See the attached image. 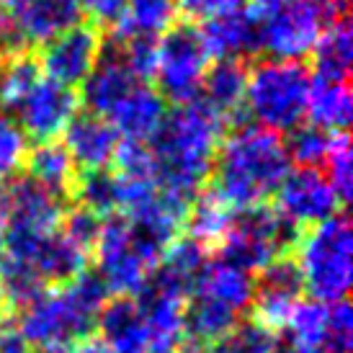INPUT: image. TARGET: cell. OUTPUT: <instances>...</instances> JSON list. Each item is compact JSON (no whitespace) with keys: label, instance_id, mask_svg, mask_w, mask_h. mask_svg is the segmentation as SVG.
<instances>
[{"label":"cell","instance_id":"21","mask_svg":"<svg viewBox=\"0 0 353 353\" xmlns=\"http://www.w3.org/2000/svg\"><path fill=\"white\" fill-rule=\"evenodd\" d=\"M88 261L90 255L75 245L72 240H68L57 227L52 235H47L39 243V248L29 258V265L37 271L47 289H57V286L70 284L80 274H85Z\"/></svg>","mask_w":353,"mask_h":353},{"label":"cell","instance_id":"40","mask_svg":"<svg viewBox=\"0 0 353 353\" xmlns=\"http://www.w3.org/2000/svg\"><path fill=\"white\" fill-rule=\"evenodd\" d=\"M8 299H6V292H3V286H0V323L3 320H8Z\"/></svg>","mask_w":353,"mask_h":353},{"label":"cell","instance_id":"26","mask_svg":"<svg viewBox=\"0 0 353 353\" xmlns=\"http://www.w3.org/2000/svg\"><path fill=\"white\" fill-rule=\"evenodd\" d=\"M232 216H235V212L216 196L214 191L204 188L201 194H196L191 206H188V216H186L188 237H194L196 243H201L206 250H214L219 245V240L225 237Z\"/></svg>","mask_w":353,"mask_h":353},{"label":"cell","instance_id":"41","mask_svg":"<svg viewBox=\"0 0 353 353\" xmlns=\"http://www.w3.org/2000/svg\"><path fill=\"white\" fill-rule=\"evenodd\" d=\"M178 353H209V351L201 348V345H196V343H183L181 348H178Z\"/></svg>","mask_w":353,"mask_h":353},{"label":"cell","instance_id":"24","mask_svg":"<svg viewBox=\"0 0 353 353\" xmlns=\"http://www.w3.org/2000/svg\"><path fill=\"white\" fill-rule=\"evenodd\" d=\"M310 57H312L314 78L348 80L353 62V34L348 16L325 26Z\"/></svg>","mask_w":353,"mask_h":353},{"label":"cell","instance_id":"22","mask_svg":"<svg viewBox=\"0 0 353 353\" xmlns=\"http://www.w3.org/2000/svg\"><path fill=\"white\" fill-rule=\"evenodd\" d=\"M23 165H26V176L31 181H37L39 186H44L47 191H52L54 196H59L62 201L72 199L78 170L72 165L68 150L62 148V142L52 139V142L34 145L31 150H26Z\"/></svg>","mask_w":353,"mask_h":353},{"label":"cell","instance_id":"14","mask_svg":"<svg viewBox=\"0 0 353 353\" xmlns=\"http://www.w3.org/2000/svg\"><path fill=\"white\" fill-rule=\"evenodd\" d=\"M8 10L10 26L21 47H41L70 26L80 23L78 0H0Z\"/></svg>","mask_w":353,"mask_h":353},{"label":"cell","instance_id":"34","mask_svg":"<svg viewBox=\"0 0 353 353\" xmlns=\"http://www.w3.org/2000/svg\"><path fill=\"white\" fill-rule=\"evenodd\" d=\"M101 225H103L101 216H96L93 212L83 209V206H75V209L65 212L62 222H59V232L68 237V240H72L78 248H83L88 255H93V248H96V240H99Z\"/></svg>","mask_w":353,"mask_h":353},{"label":"cell","instance_id":"2","mask_svg":"<svg viewBox=\"0 0 353 353\" xmlns=\"http://www.w3.org/2000/svg\"><path fill=\"white\" fill-rule=\"evenodd\" d=\"M292 163L284 139L268 129L240 124L216 150L209 183L232 212L263 206L276 196Z\"/></svg>","mask_w":353,"mask_h":353},{"label":"cell","instance_id":"36","mask_svg":"<svg viewBox=\"0 0 353 353\" xmlns=\"http://www.w3.org/2000/svg\"><path fill=\"white\" fill-rule=\"evenodd\" d=\"M78 6L83 13H88L93 26L106 29V26H117L121 21L127 0H78Z\"/></svg>","mask_w":353,"mask_h":353},{"label":"cell","instance_id":"3","mask_svg":"<svg viewBox=\"0 0 353 353\" xmlns=\"http://www.w3.org/2000/svg\"><path fill=\"white\" fill-rule=\"evenodd\" d=\"M108 289L99 274L85 271L70 284L47 289L21 307L19 330L34 353H72L93 338Z\"/></svg>","mask_w":353,"mask_h":353},{"label":"cell","instance_id":"7","mask_svg":"<svg viewBox=\"0 0 353 353\" xmlns=\"http://www.w3.org/2000/svg\"><path fill=\"white\" fill-rule=\"evenodd\" d=\"M296 235L299 232L271 204L235 212L225 237L214 248L216 261H225L245 274H261L276 258L292 253Z\"/></svg>","mask_w":353,"mask_h":353},{"label":"cell","instance_id":"33","mask_svg":"<svg viewBox=\"0 0 353 353\" xmlns=\"http://www.w3.org/2000/svg\"><path fill=\"white\" fill-rule=\"evenodd\" d=\"M353 345V317L351 304L335 302L327 304V325H325V338L320 345V353H351Z\"/></svg>","mask_w":353,"mask_h":353},{"label":"cell","instance_id":"16","mask_svg":"<svg viewBox=\"0 0 353 353\" xmlns=\"http://www.w3.org/2000/svg\"><path fill=\"white\" fill-rule=\"evenodd\" d=\"M248 65L243 59H216L206 70L199 101L225 121V127H240L245 111Z\"/></svg>","mask_w":353,"mask_h":353},{"label":"cell","instance_id":"10","mask_svg":"<svg viewBox=\"0 0 353 353\" xmlns=\"http://www.w3.org/2000/svg\"><path fill=\"white\" fill-rule=\"evenodd\" d=\"M103 54V31L93 23H75L54 39L41 44L39 62L44 78L54 80L65 88L85 83Z\"/></svg>","mask_w":353,"mask_h":353},{"label":"cell","instance_id":"1","mask_svg":"<svg viewBox=\"0 0 353 353\" xmlns=\"http://www.w3.org/2000/svg\"><path fill=\"white\" fill-rule=\"evenodd\" d=\"M225 129V121L199 99L168 111L148 142L157 186L183 201H194L212 176Z\"/></svg>","mask_w":353,"mask_h":353},{"label":"cell","instance_id":"15","mask_svg":"<svg viewBox=\"0 0 353 353\" xmlns=\"http://www.w3.org/2000/svg\"><path fill=\"white\" fill-rule=\"evenodd\" d=\"M62 148L68 150L70 160L78 173H93V170H108L114 165V157L119 150L117 129L106 119L93 114H75V119L62 132Z\"/></svg>","mask_w":353,"mask_h":353},{"label":"cell","instance_id":"31","mask_svg":"<svg viewBox=\"0 0 353 353\" xmlns=\"http://www.w3.org/2000/svg\"><path fill=\"white\" fill-rule=\"evenodd\" d=\"M325 178L333 186L335 196L341 199V204H348L353 194V155H351V139L345 132L333 134L330 152L325 157Z\"/></svg>","mask_w":353,"mask_h":353},{"label":"cell","instance_id":"19","mask_svg":"<svg viewBox=\"0 0 353 353\" xmlns=\"http://www.w3.org/2000/svg\"><path fill=\"white\" fill-rule=\"evenodd\" d=\"M212 62L216 59H250L261 52V31L245 8L199 26Z\"/></svg>","mask_w":353,"mask_h":353},{"label":"cell","instance_id":"28","mask_svg":"<svg viewBox=\"0 0 353 353\" xmlns=\"http://www.w3.org/2000/svg\"><path fill=\"white\" fill-rule=\"evenodd\" d=\"M209 353H281V338L276 330L255 320H240L230 333L216 341Z\"/></svg>","mask_w":353,"mask_h":353},{"label":"cell","instance_id":"5","mask_svg":"<svg viewBox=\"0 0 353 353\" xmlns=\"http://www.w3.org/2000/svg\"><path fill=\"white\" fill-rule=\"evenodd\" d=\"M312 72L304 62L258 59L248 68L245 111L253 127L286 134L307 117Z\"/></svg>","mask_w":353,"mask_h":353},{"label":"cell","instance_id":"30","mask_svg":"<svg viewBox=\"0 0 353 353\" xmlns=\"http://www.w3.org/2000/svg\"><path fill=\"white\" fill-rule=\"evenodd\" d=\"M325 325H327V304L323 302H299L292 310L289 320H286V330H289V338L294 348H302V351H320L325 338Z\"/></svg>","mask_w":353,"mask_h":353},{"label":"cell","instance_id":"35","mask_svg":"<svg viewBox=\"0 0 353 353\" xmlns=\"http://www.w3.org/2000/svg\"><path fill=\"white\" fill-rule=\"evenodd\" d=\"M248 0H178V16L188 23H209L214 19L237 13L245 8Z\"/></svg>","mask_w":353,"mask_h":353},{"label":"cell","instance_id":"32","mask_svg":"<svg viewBox=\"0 0 353 353\" xmlns=\"http://www.w3.org/2000/svg\"><path fill=\"white\" fill-rule=\"evenodd\" d=\"M26 157V137L6 114H0V188L19 176Z\"/></svg>","mask_w":353,"mask_h":353},{"label":"cell","instance_id":"4","mask_svg":"<svg viewBox=\"0 0 353 353\" xmlns=\"http://www.w3.org/2000/svg\"><path fill=\"white\" fill-rule=\"evenodd\" d=\"M292 255L296 261L302 286L314 302H343L351 289L353 235L345 214H335L320 225L302 230L294 240Z\"/></svg>","mask_w":353,"mask_h":353},{"label":"cell","instance_id":"11","mask_svg":"<svg viewBox=\"0 0 353 353\" xmlns=\"http://www.w3.org/2000/svg\"><path fill=\"white\" fill-rule=\"evenodd\" d=\"M274 209L296 232H302L341 214L343 204L320 168H294L286 173L284 183L276 191Z\"/></svg>","mask_w":353,"mask_h":353},{"label":"cell","instance_id":"23","mask_svg":"<svg viewBox=\"0 0 353 353\" xmlns=\"http://www.w3.org/2000/svg\"><path fill=\"white\" fill-rule=\"evenodd\" d=\"M307 117H310V124L325 129L330 134L345 132L353 117V99L348 80H325L312 75Z\"/></svg>","mask_w":353,"mask_h":353},{"label":"cell","instance_id":"39","mask_svg":"<svg viewBox=\"0 0 353 353\" xmlns=\"http://www.w3.org/2000/svg\"><path fill=\"white\" fill-rule=\"evenodd\" d=\"M3 258H6V219L0 214V263H3Z\"/></svg>","mask_w":353,"mask_h":353},{"label":"cell","instance_id":"18","mask_svg":"<svg viewBox=\"0 0 353 353\" xmlns=\"http://www.w3.org/2000/svg\"><path fill=\"white\" fill-rule=\"evenodd\" d=\"M96 327L108 353H150V335L134 296H114L103 304Z\"/></svg>","mask_w":353,"mask_h":353},{"label":"cell","instance_id":"13","mask_svg":"<svg viewBox=\"0 0 353 353\" xmlns=\"http://www.w3.org/2000/svg\"><path fill=\"white\" fill-rule=\"evenodd\" d=\"M302 276L296 268V261L292 253L276 258L268 263L255 279L253 292V320L265 325L268 330H284L289 314L296 304L302 302Z\"/></svg>","mask_w":353,"mask_h":353},{"label":"cell","instance_id":"20","mask_svg":"<svg viewBox=\"0 0 353 353\" xmlns=\"http://www.w3.org/2000/svg\"><path fill=\"white\" fill-rule=\"evenodd\" d=\"M137 83H142V80H137L129 72L127 65L121 62V57L108 44V52L101 54L96 70L83 83V106L88 108V114H93V117L106 119L114 111V106Z\"/></svg>","mask_w":353,"mask_h":353},{"label":"cell","instance_id":"8","mask_svg":"<svg viewBox=\"0 0 353 353\" xmlns=\"http://www.w3.org/2000/svg\"><path fill=\"white\" fill-rule=\"evenodd\" d=\"M209 68H212V57L196 23L176 21L157 39L155 90L170 103L183 106L196 101Z\"/></svg>","mask_w":353,"mask_h":353},{"label":"cell","instance_id":"38","mask_svg":"<svg viewBox=\"0 0 353 353\" xmlns=\"http://www.w3.org/2000/svg\"><path fill=\"white\" fill-rule=\"evenodd\" d=\"M72 353H108V351H106V345L103 343H99V341H93V338H90V341H85V343H80Z\"/></svg>","mask_w":353,"mask_h":353},{"label":"cell","instance_id":"29","mask_svg":"<svg viewBox=\"0 0 353 353\" xmlns=\"http://www.w3.org/2000/svg\"><path fill=\"white\" fill-rule=\"evenodd\" d=\"M333 134L314 124H299L292 132H286L284 150L289 163L296 168H320L325 165V157L330 152Z\"/></svg>","mask_w":353,"mask_h":353},{"label":"cell","instance_id":"27","mask_svg":"<svg viewBox=\"0 0 353 353\" xmlns=\"http://www.w3.org/2000/svg\"><path fill=\"white\" fill-rule=\"evenodd\" d=\"M78 206L93 212L101 219L117 216L121 212V194H119V178L111 170H93V173H78L72 199Z\"/></svg>","mask_w":353,"mask_h":353},{"label":"cell","instance_id":"25","mask_svg":"<svg viewBox=\"0 0 353 353\" xmlns=\"http://www.w3.org/2000/svg\"><path fill=\"white\" fill-rule=\"evenodd\" d=\"M178 21V0H127L114 39H157Z\"/></svg>","mask_w":353,"mask_h":353},{"label":"cell","instance_id":"12","mask_svg":"<svg viewBox=\"0 0 353 353\" xmlns=\"http://www.w3.org/2000/svg\"><path fill=\"white\" fill-rule=\"evenodd\" d=\"M80 106L78 93L72 88H65L54 80L41 75L37 85L19 101V106L10 111L16 117V127L23 132L26 139L39 142H52L57 139L68 124L75 119Z\"/></svg>","mask_w":353,"mask_h":353},{"label":"cell","instance_id":"37","mask_svg":"<svg viewBox=\"0 0 353 353\" xmlns=\"http://www.w3.org/2000/svg\"><path fill=\"white\" fill-rule=\"evenodd\" d=\"M0 353H34L26 338L21 335L19 325L10 320L0 323Z\"/></svg>","mask_w":353,"mask_h":353},{"label":"cell","instance_id":"42","mask_svg":"<svg viewBox=\"0 0 353 353\" xmlns=\"http://www.w3.org/2000/svg\"><path fill=\"white\" fill-rule=\"evenodd\" d=\"M292 353H320V351H302V348H294Z\"/></svg>","mask_w":353,"mask_h":353},{"label":"cell","instance_id":"9","mask_svg":"<svg viewBox=\"0 0 353 353\" xmlns=\"http://www.w3.org/2000/svg\"><path fill=\"white\" fill-rule=\"evenodd\" d=\"M93 255L99 263V279L117 296H137L157 265L121 214L103 219Z\"/></svg>","mask_w":353,"mask_h":353},{"label":"cell","instance_id":"17","mask_svg":"<svg viewBox=\"0 0 353 353\" xmlns=\"http://www.w3.org/2000/svg\"><path fill=\"white\" fill-rule=\"evenodd\" d=\"M168 114V101L150 83H137L119 101L106 121L117 129L119 139L148 145Z\"/></svg>","mask_w":353,"mask_h":353},{"label":"cell","instance_id":"6","mask_svg":"<svg viewBox=\"0 0 353 353\" xmlns=\"http://www.w3.org/2000/svg\"><path fill=\"white\" fill-rule=\"evenodd\" d=\"M348 16V0H281L276 8L255 19L261 31V52L268 59L302 62L310 57L327 23Z\"/></svg>","mask_w":353,"mask_h":353}]
</instances>
